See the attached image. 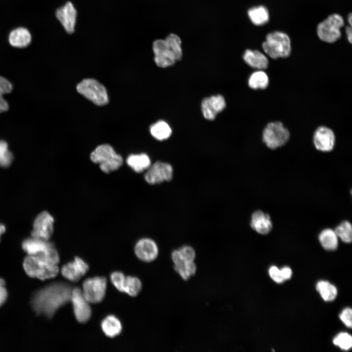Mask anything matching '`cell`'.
Returning <instances> with one entry per match:
<instances>
[{"label": "cell", "instance_id": "6da1fadb", "mask_svg": "<svg viewBox=\"0 0 352 352\" xmlns=\"http://www.w3.org/2000/svg\"><path fill=\"white\" fill-rule=\"evenodd\" d=\"M72 290L71 286L66 283L50 284L33 294L32 308L37 314L51 318L60 308L70 301Z\"/></svg>", "mask_w": 352, "mask_h": 352}, {"label": "cell", "instance_id": "7a4b0ae2", "mask_svg": "<svg viewBox=\"0 0 352 352\" xmlns=\"http://www.w3.org/2000/svg\"><path fill=\"white\" fill-rule=\"evenodd\" d=\"M153 50L154 61L160 67L165 68L174 65L182 56L181 41L177 35L171 33L165 39L154 42Z\"/></svg>", "mask_w": 352, "mask_h": 352}, {"label": "cell", "instance_id": "3957f363", "mask_svg": "<svg viewBox=\"0 0 352 352\" xmlns=\"http://www.w3.org/2000/svg\"><path fill=\"white\" fill-rule=\"evenodd\" d=\"M90 159L94 163L99 164L100 170L106 174L117 170L123 163L122 156L107 144L97 146L91 153Z\"/></svg>", "mask_w": 352, "mask_h": 352}, {"label": "cell", "instance_id": "277c9868", "mask_svg": "<svg viewBox=\"0 0 352 352\" xmlns=\"http://www.w3.org/2000/svg\"><path fill=\"white\" fill-rule=\"evenodd\" d=\"M27 275L41 280L56 277L59 272L57 264L51 263L38 255H27L23 263Z\"/></svg>", "mask_w": 352, "mask_h": 352}, {"label": "cell", "instance_id": "5b68a950", "mask_svg": "<svg viewBox=\"0 0 352 352\" xmlns=\"http://www.w3.org/2000/svg\"><path fill=\"white\" fill-rule=\"evenodd\" d=\"M262 46L264 52L272 59L287 57L291 50L289 36L281 31L268 33Z\"/></svg>", "mask_w": 352, "mask_h": 352}, {"label": "cell", "instance_id": "8992f818", "mask_svg": "<svg viewBox=\"0 0 352 352\" xmlns=\"http://www.w3.org/2000/svg\"><path fill=\"white\" fill-rule=\"evenodd\" d=\"M22 246L28 255H38L56 264L59 263V253L54 244L49 241L31 237L24 240Z\"/></svg>", "mask_w": 352, "mask_h": 352}, {"label": "cell", "instance_id": "52a82bcc", "mask_svg": "<svg viewBox=\"0 0 352 352\" xmlns=\"http://www.w3.org/2000/svg\"><path fill=\"white\" fill-rule=\"evenodd\" d=\"M78 93L97 106H104L109 102L105 87L95 79L83 80L76 87Z\"/></svg>", "mask_w": 352, "mask_h": 352}, {"label": "cell", "instance_id": "ba28073f", "mask_svg": "<svg viewBox=\"0 0 352 352\" xmlns=\"http://www.w3.org/2000/svg\"><path fill=\"white\" fill-rule=\"evenodd\" d=\"M344 24V19L340 15L332 14L318 24L317 27V35L321 40L325 42L333 43L341 37V28Z\"/></svg>", "mask_w": 352, "mask_h": 352}, {"label": "cell", "instance_id": "9c48e42d", "mask_svg": "<svg viewBox=\"0 0 352 352\" xmlns=\"http://www.w3.org/2000/svg\"><path fill=\"white\" fill-rule=\"evenodd\" d=\"M289 132L281 122L268 123L263 133V140L271 149H276L284 145L289 140Z\"/></svg>", "mask_w": 352, "mask_h": 352}, {"label": "cell", "instance_id": "30bf717a", "mask_svg": "<svg viewBox=\"0 0 352 352\" xmlns=\"http://www.w3.org/2000/svg\"><path fill=\"white\" fill-rule=\"evenodd\" d=\"M107 280L105 277H95L86 279L83 284L82 292L90 303L96 304L103 301L107 289Z\"/></svg>", "mask_w": 352, "mask_h": 352}, {"label": "cell", "instance_id": "8fae6325", "mask_svg": "<svg viewBox=\"0 0 352 352\" xmlns=\"http://www.w3.org/2000/svg\"><path fill=\"white\" fill-rule=\"evenodd\" d=\"M173 173V167L170 164L157 161L146 171L144 179L148 184H159L171 180Z\"/></svg>", "mask_w": 352, "mask_h": 352}, {"label": "cell", "instance_id": "7c38bea8", "mask_svg": "<svg viewBox=\"0 0 352 352\" xmlns=\"http://www.w3.org/2000/svg\"><path fill=\"white\" fill-rule=\"evenodd\" d=\"M70 301L72 302L74 316L81 323L87 322L90 318L91 309L82 290L78 287L72 288Z\"/></svg>", "mask_w": 352, "mask_h": 352}, {"label": "cell", "instance_id": "4fadbf2b", "mask_svg": "<svg viewBox=\"0 0 352 352\" xmlns=\"http://www.w3.org/2000/svg\"><path fill=\"white\" fill-rule=\"evenodd\" d=\"M53 217L47 211H43L35 219L31 231V237L49 241L53 234Z\"/></svg>", "mask_w": 352, "mask_h": 352}, {"label": "cell", "instance_id": "5bb4252c", "mask_svg": "<svg viewBox=\"0 0 352 352\" xmlns=\"http://www.w3.org/2000/svg\"><path fill=\"white\" fill-rule=\"evenodd\" d=\"M134 253L141 261L151 263L158 257L159 249L156 242L149 238L139 240L134 246Z\"/></svg>", "mask_w": 352, "mask_h": 352}, {"label": "cell", "instance_id": "9a60e30c", "mask_svg": "<svg viewBox=\"0 0 352 352\" xmlns=\"http://www.w3.org/2000/svg\"><path fill=\"white\" fill-rule=\"evenodd\" d=\"M226 107L224 97L220 94L204 98L201 103V111L203 117L207 120H214L217 115Z\"/></svg>", "mask_w": 352, "mask_h": 352}, {"label": "cell", "instance_id": "2e32d148", "mask_svg": "<svg viewBox=\"0 0 352 352\" xmlns=\"http://www.w3.org/2000/svg\"><path fill=\"white\" fill-rule=\"evenodd\" d=\"M55 15L67 33L71 34L74 32L77 14L72 2L68 1L58 8L56 11Z\"/></svg>", "mask_w": 352, "mask_h": 352}, {"label": "cell", "instance_id": "e0dca14e", "mask_svg": "<svg viewBox=\"0 0 352 352\" xmlns=\"http://www.w3.org/2000/svg\"><path fill=\"white\" fill-rule=\"evenodd\" d=\"M88 270L89 266L87 263L80 257H76L72 262H69L63 266L61 274L68 281L77 282Z\"/></svg>", "mask_w": 352, "mask_h": 352}, {"label": "cell", "instance_id": "ac0fdd59", "mask_svg": "<svg viewBox=\"0 0 352 352\" xmlns=\"http://www.w3.org/2000/svg\"><path fill=\"white\" fill-rule=\"evenodd\" d=\"M335 137L333 132L330 128L321 126L313 135V143L316 149L323 152L331 151L335 144Z\"/></svg>", "mask_w": 352, "mask_h": 352}, {"label": "cell", "instance_id": "d6986e66", "mask_svg": "<svg viewBox=\"0 0 352 352\" xmlns=\"http://www.w3.org/2000/svg\"><path fill=\"white\" fill-rule=\"evenodd\" d=\"M251 228L258 233L266 235L272 228V223L269 215L261 210L253 212L250 221Z\"/></svg>", "mask_w": 352, "mask_h": 352}, {"label": "cell", "instance_id": "ffe728a7", "mask_svg": "<svg viewBox=\"0 0 352 352\" xmlns=\"http://www.w3.org/2000/svg\"><path fill=\"white\" fill-rule=\"evenodd\" d=\"M8 40L12 46L23 48L27 47L30 44L32 41V35L26 28L19 27L10 31Z\"/></svg>", "mask_w": 352, "mask_h": 352}, {"label": "cell", "instance_id": "44dd1931", "mask_svg": "<svg viewBox=\"0 0 352 352\" xmlns=\"http://www.w3.org/2000/svg\"><path fill=\"white\" fill-rule=\"evenodd\" d=\"M242 57L244 61L252 68L264 70L268 66V60L267 57L258 50L246 49Z\"/></svg>", "mask_w": 352, "mask_h": 352}, {"label": "cell", "instance_id": "7402d4cb", "mask_svg": "<svg viewBox=\"0 0 352 352\" xmlns=\"http://www.w3.org/2000/svg\"><path fill=\"white\" fill-rule=\"evenodd\" d=\"M126 163L137 173L146 171L152 164L150 157L145 153L130 154L126 159Z\"/></svg>", "mask_w": 352, "mask_h": 352}, {"label": "cell", "instance_id": "603a6c76", "mask_svg": "<svg viewBox=\"0 0 352 352\" xmlns=\"http://www.w3.org/2000/svg\"><path fill=\"white\" fill-rule=\"evenodd\" d=\"M101 326L104 334L110 338L118 335L122 330L121 322L116 316L112 315L105 318L102 321Z\"/></svg>", "mask_w": 352, "mask_h": 352}, {"label": "cell", "instance_id": "cb8c5ba5", "mask_svg": "<svg viewBox=\"0 0 352 352\" xmlns=\"http://www.w3.org/2000/svg\"><path fill=\"white\" fill-rule=\"evenodd\" d=\"M171 257L173 263L194 262L196 258V252L192 246L184 245L173 250Z\"/></svg>", "mask_w": 352, "mask_h": 352}, {"label": "cell", "instance_id": "d4e9b609", "mask_svg": "<svg viewBox=\"0 0 352 352\" xmlns=\"http://www.w3.org/2000/svg\"><path fill=\"white\" fill-rule=\"evenodd\" d=\"M150 132L155 139L163 141L169 138L172 133L169 124L164 120H159L150 127Z\"/></svg>", "mask_w": 352, "mask_h": 352}, {"label": "cell", "instance_id": "484cf974", "mask_svg": "<svg viewBox=\"0 0 352 352\" xmlns=\"http://www.w3.org/2000/svg\"><path fill=\"white\" fill-rule=\"evenodd\" d=\"M247 15L250 21L258 26L266 23L269 19V12L267 8L263 5L250 8L248 10Z\"/></svg>", "mask_w": 352, "mask_h": 352}, {"label": "cell", "instance_id": "4316f807", "mask_svg": "<svg viewBox=\"0 0 352 352\" xmlns=\"http://www.w3.org/2000/svg\"><path fill=\"white\" fill-rule=\"evenodd\" d=\"M175 271L184 281H188L194 276L197 271L195 261L173 263Z\"/></svg>", "mask_w": 352, "mask_h": 352}, {"label": "cell", "instance_id": "83f0119b", "mask_svg": "<svg viewBox=\"0 0 352 352\" xmlns=\"http://www.w3.org/2000/svg\"><path fill=\"white\" fill-rule=\"evenodd\" d=\"M319 242L323 247L327 250H334L338 245V238L334 230L326 228L319 235Z\"/></svg>", "mask_w": 352, "mask_h": 352}, {"label": "cell", "instance_id": "f1b7e54d", "mask_svg": "<svg viewBox=\"0 0 352 352\" xmlns=\"http://www.w3.org/2000/svg\"><path fill=\"white\" fill-rule=\"evenodd\" d=\"M268 84V77L263 70H258L253 72L248 80V86L253 89H265Z\"/></svg>", "mask_w": 352, "mask_h": 352}, {"label": "cell", "instance_id": "f546056e", "mask_svg": "<svg viewBox=\"0 0 352 352\" xmlns=\"http://www.w3.org/2000/svg\"><path fill=\"white\" fill-rule=\"evenodd\" d=\"M316 289L326 301H333L337 296L336 287L328 281H319L316 284Z\"/></svg>", "mask_w": 352, "mask_h": 352}, {"label": "cell", "instance_id": "4dcf8cb0", "mask_svg": "<svg viewBox=\"0 0 352 352\" xmlns=\"http://www.w3.org/2000/svg\"><path fill=\"white\" fill-rule=\"evenodd\" d=\"M142 289L141 281L137 277L127 276L125 278L123 292L132 297L137 296Z\"/></svg>", "mask_w": 352, "mask_h": 352}, {"label": "cell", "instance_id": "1f68e13d", "mask_svg": "<svg viewBox=\"0 0 352 352\" xmlns=\"http://www.w3.org/2000/svg\"><path fill=\"white\" fill-rule=\"evenodd\" d=\"M13 89L11 83L7 79L0 76V113L8 110L9 105L3 95L10 93Z\"/></svg>", "mask_w": 352, "mask_h": 352}, {"label": "cell", "instance_id": "d6a6232c", "mask_svg": "<svg viewBox=\"0 0 352 352\" xmlns=\"http://www.w3.org/2000/svg\"><path fill=\"white\" fill-rule=\"evenodd\" d=\"M334 231L338 238L346 243H350L352 241V226L348 220L342 221L338 225Z\"/></svg>", "mask_w": 352, "mask_h": 352}, {"label": "cell", "instance_id": "836d02e7", "mask_svg": "<svg viewBox=\"0 0 352 352\" xmlns=\"http://www.w3.org/2000/svg\"><path fill=\"white\" fill-rule=\"evenodd\" d=\"M13 160V155L8 149V144L4 140L0 139V166L8 167Z\"/></svg>", "mask_w": 352, "mask_h": 352}, {"label": "cell", "instance_id": "e575fe53", "mask_svg": "<svg viewBox=\"0 0 352 352\" xmlns=\"http://www.w3.org/2000/svg\"><path fill=\"white\" fill-rule=\"evenodd\" d=\"M333 343L341 349L347 351L352 346V337L348 333L341 332L333 339Z\"/></svg>", "mask_w": 352, "mask_h": 352}, {"label": "cell", "instance_id": "d590c367", "mask_svg": "<svg viewBox=\"0 0 352 352\" xmlns=\"http://www.w3.org/2000/svg\"><path fill=\"white\" fill-rule=\"evenodd\" d=\"M125 278L124 274L119 271L113 272L110 276V281L113 285L118 290L122 292H123Z\"/></svg>", "mask_w": 352, "mask_h": 352}, {"label": "cell", "instance_id": "8d00e7d4", "mask_svg": "<svg viewBox=\"0 0 352 352\" xmlns=\"http://www.w3.org/2000/svg\"><path fill=\"white\" fill-rule=\"evenodd\" d=\"M340 319L348 327L351 328L352 326V310L351 308H347L343 309L339 315Z\"/></svg>", "mask_w": 352, "mask_h": 352}, {"label": "cell", "instance_id": "74e56055", "mask_svg": "<svg viewBox=\"0 0 352 352\" xmlns=\"http://www.w3.org/2000/svg\"><path fill=\"white\" fill-rule=\"evenodd\" d=\"M269 274L271 279L277 283H281L284 281L281 274L280 270L275 266L270 267Z\"/></svg>", "mask_w": 352, "mask_h": 352}, {"label": "cell", "instance_id": "f35d334b", "mask_svg": "<svg viewBox=\"0 0 352 352\" xmlns=\"http://www.w3.org/2000/svg\"><path fill=\"white\" fill-rule=\"evenodd\" d=\"M7 295V291L4 287V285H0V307L6 301Z\"/></svg>", "mask_w": 352, "mask_h": 352}, {"label": "cell", "instance_id": "ab89813d", "mask_svg": "<svg viewBox=\"0 0 352 352\" xmlns=\"http://www.w3.org/2000/svg\"><path fill=\"white\" fill-rule=\"evenodd\" d=\"M281 274L284 280L289 279L292 275L291 269L288 267H284L280 269Z\"/></svg>", "mask_w": 352, "mask_h": 352}, {"label": "cell", "instance_id": "60d3db41", "mask_svg": "<svg viewBox=\"0 0 352 352\" xmlns=\"http://www.w3.org/2000/svg\"><path fill=\"white\" fill-rule=\"evenodd\" d=\"M346 33L348 40L350 43H351L352 40V30L351 26L346 27Z\"/></svg>", "mask_w": 352, "mask_h": 352}, {"label": "cell", "instance_id": "b9f144b4", "mask_svg": "<svg viewBox=\"0 0 352 352\" xmlns=\"http://www.w3.org/2000/svg\"><path fill=\"white\" fill-rule=\"evenodd\" d=\"M6 231L5 226L2 224H0V238L2 234H3Z\"/></svg>", "mask_w": 352, "mask_h": 352}, {"label": "cell", "instance_id": "7bdbcfd3", "mask_svg": "<svg viewBox=\"0 0 352 352\" xmlns=\"http://www.w3.org/2000/svg\"><path fill=\"white\" fill-rule=\"evenodd\" d=\"M348 22L349 23L350 26H352V15L351 13H350L348 16Z\"/></svg>", "mask_w": 352, "mask_h": 352}, {"label": "cell", "instance_id": "ee69618b", "mask_svg": "<svg viewBox=\"0 0 352 352\" xmlns=\"http://www.w3.org/2000/svg\"><path fill=\"white\" fill-rule=\"evenodd\" d=\"M5 282L3 279L0 278V285H4Z\"/></svg>", "mask_w": 352, "mask_h": 352}]
</instances>
